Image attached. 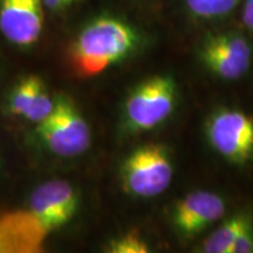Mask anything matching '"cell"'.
Returning a JSON list of instances; mask_svg holds the SVG:
<instances>
[{"mask_svg":"<svg viewBox=\"0 0 253 253\" xmlns=\"http://www.w3.org/2000/svg\"><path fill=\"white\" fill-rule=\"evenodd\" d=\"M137 34L125 21L112 17L95 19L79 34L71 52L75 72L91 78L130 54Z\"/></svg>","mask_w":253,"mask_h":253,"instance_id":"obj_1","label":"cell"},{"mask_svg":"<svg viewBox=\"0 0 253 253\" xmlns=\"http://www.w3.org/2000/svg\"><path fill=\"white\" fill-rule=\"evenodd\" d=\"M173 168L169 154L160 144L138 148L126 160L122 168L126 190L140 197L163 194L172 181Z\"/></svg>","mask_w":253,"mask_h":253,"instance_id":"obj_2","label":"cell"},{"mask_svg":"<svg viewBox=\"0 0 253 253\" xmlns=\"http://www.w3.org/2000/svg\"><path fill=\"white\" fill-rule=\"evenodd\" d=\"M38 125L41 138L58 156H79L89 148V126L67 100H59L52 113Z\"/></svg>","mask_w":253,"mask_h":253,"instance_id":"obj_3","label":"cell"},{"mask_svg":"<svg viewBox=\"0 0 253 253\" xmlns=\"http://www.w3.org/2000/svg\"><path fill=\"white\" fill-rule=\"evenodd\" d=\"M208 140L230 163L244 166L253 158V119L236 109H221L207 125Z\"/></svg>","mask_w":253,"mask_h":253,"instance_id":"obj_4","label":"cell"},{"mask_svg":"<svg viewBox=\"0 0 253 253\" xmlns=\"http://www.w3.org/2000/svg\"><path fill=\"white\" fill-rule=\"evenodd\" d=\"M176 102L175 82L169 77L150 78L142 82L126 102L129 126L136 130H149L171 115Z\"/></svg>","mask_w":253,"mask_h":253,"instance_id":"obj_5","label":"cell"},{"mask_svg":"<svg viewBox=\"0 0 253 253\" xmlns=\"http://www.w3.org/2000/svg\"><path fill=\"white\" fill-rule=\"evenodd\" d=\"M199 58L205 67L218 78L237 80L248 72L252 48L248 40L238 34H214L203 41Z\"/></svg>","mask_w":253,"mask_h":253,"instance_id":"obj_6","label":"cell"},{"mask_svg":"<svg viewBox=\"0 0 253 253\" xmlns=\"http://www.w3.org/2000/svg\"><path fill=\"white\" fill-rule=\"evenodd\" d=\"M78 195L68 182L53 179L34 190L30 211L47 232L58 230L72 219L78 209Z\"/></svg>","mask_w":253,"mask_h":253,"instance_id":"obj_7","label":"cell"},{"mask_svg":"<svg viewBox=\"0 0 253 253\" xmlns=\"http://www.w3.org/2000/svg\"><path fill=\"white\" fill-rule=\"evenodd\" d=\"M42 0H0V31L11 42L28 46L39 39Z\"/></svg>","mask_w":253,"mask_h":253,"instance_id":"obj_8","label":"cell"},{"mask_svg":"<svg viewBox=\"0 0 253 253\" xmlns=\"http://www.w3.org/2000/svg\"><path fill=\"white\" fill-rule=\"evenodd\" d=\"M225 212V203L217 194L198 190L186 195L175 205L172 223L178 233L190 237L216 223Z\"/></svg>","mask_w":253,"mask_h":253,"instance_id":"obj_9","label":"cell"},{"mask_svg":"<svg viewBox=\"0 0 253 253\" xmlns=\"http://www.w3.org/2000/svg\"><path fill=\"white\" fill-rule=\"evenodd\" d=\"M54 102L41 79L28 77L18 84L11 97V112L40 123L52 113Z\"/></svg>","mask_w":253,"mask_h":253,"instance_id":"obj_10","label":"cell"},{"mask_svg":"<svg viewBox=\"0 0 253 253\" xmlns=\"http://www.w3.org/2000/svg\"><path fill=\"white\" fill-rule=\"evenodd\" d=\"M250 219L245 214H236L224 221L216 231H213L201 246L205 253H229L237 236Z\"/></svg>","mask_w":253,"mask_h":253,"instance_id":"obj_11","label":"cell"},{"mask_svg":"<svg viewBox=\"0 0 253 253\" xmlns=\"http://www.w3.org/2000/svg\"><path fill=\"white\" fill-rule=\"evenodd\" d=\"M239 0H185L189 11L198 18L213 19L227 15Z\"/></svg>","mask_w":253,"mask_h":253,"instance_id":"obj_12","label":"cell"},{"mask_svg":"<svg viewBox=\"0 0 253 253\" xmlns=\"http://www.w3.org/2000/svg\"><path fill=\"white\" fill-rule=\"evenodd\" d=\"M110 251L114 253H147L149 252V248L141 238L140 233L130 231L123 235L121 238L113 240L110 244Z\"/></svg>","mask_w":253,"mask_h":253,"instance_id":"obj_13","label":"cell"},{"mask_svg":"<svg viewBox=\"0 0 253 253\" xmlns=\"http://www.w3.org/2000/svg\"><path fill=\"white\" fill-rule=\"evenodd\" d=\"M253 252V235L250 221L243 227L239 235L237 236L229 253H250Z\"/></svg>","mask_w":253,"mask_h":253,"instance_id":"obj_14","label":"cell"},{"mask_svg":"<svg viewBox=\"0 0 253 253\" xmlns=\"http://www.w3.org/2000/svg\"><path fill=\"white\" fill-rule=\"evenodd\" d=\"M1 252H15L5 216L0 218V253Z\"/></svg>","mask_w":253,"mask_h":253,"instance_id":"obj_15","label":"cell"},{"mask_svg":"<svg viewBox=\"0 0 253 253\" xmlns=\"http://www.w3.org/2000/svg\"><path fill=\"white\" fill-rule=\"evenodd\" d=\"M243 23L249 30L253 31V0H245L243 9Z\"/></svg>","mask_w":253,"mask_h":253,"instance_id":"obj_16","label":"cell"},{"mask_svg":"<svg viewBox=\"0 0 253 253\" xmlns=\"http://www.w3.org/2000/svg\"><path fill=\"white\" fill-rule=\"evenodd\" d=\"M42 2L50 9H60L68 6V2L66 0H42Z\"/></svg>","mask_w":253,"mask_h":253,"instance_id":"obj_17","label":"cell"},{"mask_svg":"<svg viewBox=\"0 0 253 253\" xmlns=\"http://www.w3.org/2000/svg\"><path fill=\"white\" fill-rule=\"evenodd\" d=\"M66 1H67V2H68V5H69V4H72V2L74 1V0H66Z\"/></svg>","mask_w":253,"mask_h":253,"instance_id":"obj_18","label":"cell"}]
</instances>
